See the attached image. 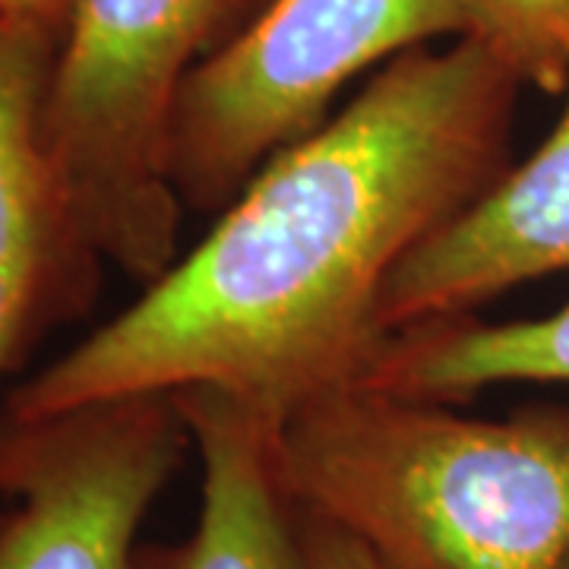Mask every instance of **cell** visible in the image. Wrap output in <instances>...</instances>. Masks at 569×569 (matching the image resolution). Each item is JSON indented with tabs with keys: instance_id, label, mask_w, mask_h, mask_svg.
Instances as JSON below:
<instances>
[{
	"instance_id": "6da1fadb",
	"label": "cell",
	"mask_w": 569,
	"mask_h": 569,
	"mask_svg": "<svg viewBox=\"0 0 569 569\" xmlns=\"http://www.w3.org/2000/svg\"><path fill=\"white\" fill-rule=\"evenodd\" d=\"M519 80L478 41L387 63L219 222L7 399V425L216 389L284 418L355 383L399 263L507 171Z\"/></svg>"
},
{
	"instance_id": "7a4b0ae2",
	"label": "cell",
	"mask_w": 569,
	"mask_h": 569,
	"mask_svg": "<svg viewBox=\"0 0 569 569\" xmlns=\"http://www.w3.org/2000/svg\"><path fill=\"white\" fill-rule=\"evenodd\" d=\"M276 459L380 569L569 567V406L485 421L348 383L284 415Z\"/></svg>"
},
{
	"instance_id": "3957f363",
	"label": "cell",
	"mask_w": 569,
	"mask_h": 569,
	"mask_svg": "<svg viewBox=\"0 0 569 569\" xmlns=\"http://www.w3.org/2000/svg\"><path fill=\"white\" fill-rule=\"evenodd\" d=\"M269 0H70L41 137L89 260L156 282L181 257L164 140L183 80Z\"/></svg>"
},
{
	"instance_id": "277c9868",
	"label": "cell",
	"mask_w": 569,
	"mask_h": 569,
	"mask_svg": "<svg viewBox=\"0 0 569 569\" xmlns=\"http://www.w3.org/2000/svg\"><path fill=\"white\" fill-rule=\"evenodd\" d=\"M462 29V0H269L174 99L164 174L178 200L224 209L276 152L323 127L355 77Z\"/></svg>"
},
{
	"instance_id": "5b68a950",
	"label": "cell",
	"mask_w": 569,
	"mask_h": 569,
	"mask_svg": "<svg viewBox=\"0 0 569 569\" xmlns=\"http://www.w3.org/2000/svg\"><path fill=\"white\" fill-rule=\"evenodd\" d=\"M190 443L174 396L0 421V569H130Z\"/></svg>"
},
{
	"instance_id": "8992f818",
	"label": "cell",
	"mask_w": 569,
	"mask_h": 569,
	"mask_svg": "<svg viewBox=\"0 0 569 569\" xmlns=\"http://www.w3.org/2000/svg\"><path fill=\"white\" fill-rule=\"evenodd\" d=\"M550 137L408 253L380 305V329L468 317L516 284L569 269V86Z\"/></svg>"
},
{
	"instance_id": "52a82bcc",
	"label": "cell",
	"mask_w": 569,
	"mask_h": 569,
	"mask_svg": "<svg viewBox=\"0 0 569 569\" xmlns=\"http://www.w3.org/2000/svg\"><path fill=\"white\" fill-rule=\"evenodd\" d=\"M58 44L51 29L0 17V380L92 263L70 234L41 137Z\"/></svg>"
},
{
	"instance_id": "ba28073f",
	"label": "cell",
	"mask_w": 569,
	"mask_h": 569,
	"mask_svg": "<svg viewBox=\"0 0 569 569\" xmlns=\"http://www.w3.org/2000/svg\"><path fill=\"white\" fill-rule=\"evenodd\" d=\"M200 456V512L178 545H140L130 569H307L301 509L276 459L282 418L216 389L174 396Z\"/></svg>"
},
{
	"instance_id": "9c48e42d",
	"label": "cell",
	"mask_w": 569,
	"mask_h": 569,
	"mask_svg": "<svg viewBox=\"0 0 569 569\" xmlns=\"http://www.w3.org/2000/svg\"><path fill=\"white\" fill-rule=\"evenodd\" d=\"M355 383L443 406L503 383H569V305L538 320L456 317L389 332Z\"/></svg>"
},
{
	"instance_id": "30bf717a",
	"label": "cell",
	"mask_w": 569,
	"mask_h": 569,
	"mask_svg": "<svg viewBox=\"0 0 569 569\" xmlns=\"http://www.w3.org/2000/svg\"><path fill=\"white\" fill-rule=\"evenodd\" d=\"M462 39L488 48L519 86L567 92L569 0H462Z\"/></svg>"
},
{
	"instance_id": "8fae6325",
	"label": "cell",
	"mask_w": 569,
	"mask_h": 569,
	"mask_svg": "<svg viewBox=\"0 0 569 569\" xmlns=\"http://www.w3.org/2000/svg\"><path fill=\"white\" fill-rule=\"evenodd\" d=\"M301 545L307 569H380L348 531L301 512Z\"/></svg>"
},
{
	"instance_id": "7c38bea8",
	"label": "cell",
	"mask_w": 569,
	"mask_h": 569,
	"mask_svg": "<svg viewBox=\"0 0 569 569\" xmlns=\"http://www.w3.org/2000/svg\"><path fill=\"white\" fill-rule=\"evenodd\" d=\"M67 10H70V0H0V17L32 22V26L51 29L58 36L63 32Z\"/></svg>"
},
{
	"instance_id": "4fadbf2b",
	"label": "cell",
	"mask_w": 569,
	"mask_h": 569,
	"mask_svg": "<svg viewBox=\"0 0 569 569\" xmlns=\"http://www.w3.org/2000/svg\"><path fill=\"white\" fill-rule=\"evenodd\" d=\"M567 569H569V567H567Z\"/></svg>"
}]
</instances>
